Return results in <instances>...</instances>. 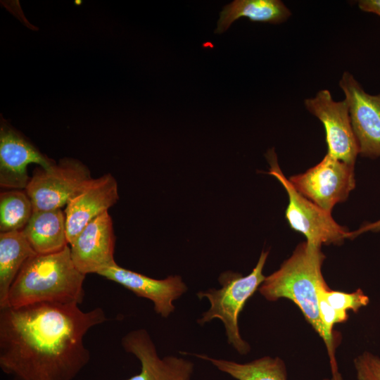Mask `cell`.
<instances>
[{
  "label": "cell",
  "instance_id": "obj_20",
  "mask_svg": "<svg viewBox=\"0 0 380 380\" xmlns=\"http://www.w3.org/2000/svg\"><path fill=\"white\" fill-rule=\"evenodd\" d=\"M318 292L333 308L339 311L352 310L357 312L360 308L367 305L369 303L368 297L360 289L353 293H347L331 290L325 284L318 289Z\"/></svg>",
  "mask_w": 380,
  "mask_h": 380
},
{
  "label": "cell",
  "instance_id": "obj_13",
  "mask_svg": "<svg viewBox=\"0 0 380 380\" xmlns=\"http://www.w3.org/2000/svg\"><path fill=\"white\" fill-rule=\"evenodd\" d=\"M123 348L133 354L141 363L140 372L127 380H191L192 362L176 356L160 358L145 329H137L122 338Z\"/></svg>",
  "mask_w": 380,
  "mask_h": 380
},
{
  "label": "cell",
  "instance_id": "obj_7",
  "mask_svg": "<svg viewBox=\"0 0 380 380\" xmlns=\"http://www.w3.org/2000/svg\"><path fill=\"white\" fill-rule=\"evenodd\" d=\"M354 168L355 165L327 153L318 164L289 180L300 194L331 213L334 205L345 201L355 189Z\"/></svg>",
  "mask_w": 380,
  "mask_h": 380
},
{
  "label": "cell",
  "instance_id": "obj_4",
  "mask_svg": "<svg viewBox=\"0 0 380 380\" xmlns=\"http://www.w3.org/2000/svg\"><path fill=\"white\" fill-rule=\"evenodd\" d=\"M268 251H262L257 265L247 276L227 271L219 277L222 287L211 289L197 293L200 299L206 298L210 303L208 311L198 322L203 325L213 319H220L224 325L228 343L231 344L241 355L250 350L248 344L242 339L239 329V316L247 300L264 281L265 277L262 270L265 264Z\"/></svg>",
  "mask_w": 380,
  "mask_h": 380
},
{
  "label": "cell",
  "instance_id": "obj_5",
  "mask_svg": "<svg viewBox=\"0 0 380 380\" xmlns=\"http://www.w3.org/2000/svg\"><path fill=\"white\" fill-rule=\"evenodd\" d=\"M265 157L270 165L267 173L275 177L288 194L285 217L291 228L315 246L341 244L347 239L348 229L336 222L331 213L317 206L293 187L279 167L274 148L269 149Z\"/></svg>",
  "mask_w": 380,
  "mask_h": 380
},
{
  "label": "cell",
  "instance_id": "obj_16",
  "mask_svg": "<svg viewBox=\"0 0 380 380\" xmlns=\"http://www.w3.org/2000/svg\"><path fill=\"white\" fill-rule=\"evenodd\" d=\"M291 15L290 10L280 0H235L224 6L215 32H225L241 17L253 22L279 24Z\"/></svg>",
  "mask_w": 380,
  "mask_h": 380
},
{
  "label": "cell",
  "instance_id": "obj_9",
  "mask_svg": "<svg viewBox=\"0 0 380 380\" xmlns=\"http://www.w3.org/2000/svg\"><path fill=\"white\" fill-rule=\"evenodd\" d=\"M339 87L345 94L352 127L362 157H380V93L371 95L350 72H343Z\"/></svg>",
  "mask_w": 380,
  "mask_h": 380
},
{
  "label": "cell",
  "instance_id": "obj_12",
  "mask_svg": "<svg viewBox=\"0 0 380 380\" xmlns=\"http://www.w3.org/2000/svg\"><path fill=\"white\" fill-rule=\"evenodd\" d=\"M115 239L112 218L108 211L89 222L69 245L75 267L85 275L98 274L116 263Z\"/></svg>",
  "mask_w": 380,
  "mask_h": 380
},
{
  "label": "cell",
  "instance_id": "obj_10",
  "mask_svg": "<svg viewBox=\"0 0 380 380\" xmlns=\"http://www.w3.org/2000/svg\"><path fill=\"white\" fill-rule=\"evenodd\" d=\"M49 170L56 163L42 153L20 132L1 119L0 127V186L4 190H25L30 177L29 164Z\"/></svg>",
  "mask_w": 380,
  "mask_h": 380
},
{
  "label": "cell",
  "instance_id": "obj_6",
  "mask_svg": "<svg viewBox=\"0 0 380 380\" xmlns=\"http://www.w3.org/2000/svg\"><path fill=\"white\" fill-rule=\"evenodd\" d=\"M91 178L83 163L64 158L49 170L35 168L25 190L34 211L61 209Z\"/></svg>",
  "mask_w": 380,
  "mask_h": 380
},
{
  "label": "cell",
  "instance_id": "obj_19",
  "mask_svg": "<svg viewBox=\"0 0 380 380\" xmlns=\"http://www.w3.org/2000/svg\"><path fill=\"white\" fill-rule=\"evenodd\" d=\"M25 190L6 189L0 194V232L21 231L33 213Z\"/></svg>",
  "mask_w": 380,
  "mask_h": 380
},
{
  "label": "cell",
  "instance_id": "obj_2",
  "mask_svg": "<svg viewBox=\"0 0 380 380\" xmlns=\"http://www.w3.org/2000/svg\"><path fill=\"white\" fill-rule=\"evenodd\" d=\"M85 276L75 267L69 245L56 253L37 254L25 263L0 308L40 303L80 305L84 297Z\"/></svg>",
  "mask_w": 380,
  "mask_h": 380
},
{
  "label": "cell",
  "instance_id": "obj_21",
  "mask_svg": "<svg viewBox=\"0 0 380 380\" xmlns=\"http://www.w3.org/2000/svg\"><path fill=\"white\" fill-rule=\"evenodd\" d=\"M354 362L358 380H380V358L365 353Z\"/></svg>",
  "mask_w": 380,
  "mask_h": 380
},
{
  "label": "cell",
  "instance_id": "obj_24",
  "mask_svg": "<svg viewBox=\"0 0 380 380\" xmlns=\"http://www.w3.org/2000/svg\"><path fill=\"white\" fill-rule=\"evenodd\" d=\"M325 380H341V378L338 373H335V374H333V377L331 379H325Z\"/></svg>",
  "mask_w": 380,
  "mask_h": 380
},
{
  "label": "cell",
  "instance_id": "obj_1",
  "mask_svg": "<svg viewBox=\"0 0 380 380\" xmlns=\"http://www.w3.org/2000/svg\"><path fill=\"white\" fill-rule=\"evenodd\" d=\"M106 320L75 303L0 308V368L13 380H73L90 360L84 336Z\"/></svg>",
  "mask_w": 380,
  "mask_h": 380
},
{
  "label": "cell",
  "instance_id": "obj_15",
  "mask_svg": "<svg viewBox=\"0 0 380 380\" xmlns=\"http://www.w3.org/2000/svg\"><path fill=\"white\" fill-rule=\"evenodd\" d=\"M21 232L37 254L56 253L69 245L65 216L61 208L33 211Z\"/></svg>",
  "mask_w": 380,
  "mask_h": 380
},
{
  "label": "cell",
  "instance_id": "obj_23",
  "mask_svg": "<svg viewBox=\"0 0 380 380\" xmlns=\"http://www.w3.org/2000/svg\"><path fill=\"white\" fill-rule=\"evenodd\" d=\"M357 5L360 10L380 16V0H360Z\"/></svg>",
  "mask_w": 380,
  "mask_h": 380
},
{
  "label": "cell",
  "instance_id": "obj_22",
  "mask_svg": "<svg viewBox=\"0 0 380 380\" xmlns=\"http://www.w3.org/2000/svg\"><path fill=\"white\" fill-rule=\"evenodd\" d=\"M367 232H380V220L374 222H366L357 230L354 232H349L347 239H354L355 237Z\"/></svg>",
  "mask_w": 380,
  "mask_h": 380
},
{
  "label": "cell",
  "instance_id": "obj_14",
  "mask_svg": "<svg viewBox=\"0 0 380 380\" xmlns=\"http://www.w3.org/2000/svg\"><path fill=\"white\" fill-rule=\"evenodd\" d=\"M98 274L120 284L137 296L151 300L156 313L163 317H167L175 310L173 301L187 290L179 276H169L164 279H153L123 268L117 263Z\"/></svg>",
  "mask_w": 380,
  "mask_h": 380
},
{
  "label": "cell",
  "instance_id": "obj_11",
  "mask_svg": "<svg viewBox=\"0 0 380 380\" xmlns=\"http://www.w3.org/2000/svg\"><path fill=\"white\" fill-rule=\"evenodd\" d=\"M118 199V183L110 173L91 177L65 205L64 213L69 245L89 222L108 212Z\"/></svg>",
  "mask_w": 380,
  "mask_h": 380
},
{
  "label": "cell",
  "instance_id": "obj_8",
  "mask_svg": "<svg viewBox=\"0 0 380 380\" xmlns=\"http://www.w3.org/2000/svg\"><path fill=\"white\" fill-rule=\"evenodd\" d=\"M304 105L307 110L324 125L327 153L336 159L355 165L359 147L346 101H336L328 89H322L315 97L306 99Z\"/></svg>",
  "mask_w": 380,
  "mask_h": 380
},
{
  "label": "cell",
  "instance_id": "obj_3",
  "mask_svg": "<svg viewBox=\"0 0 380 380\" xmlns=\"http://www.w3.org/2000/svg\"><path fill=\"white\" fill-rule=\"evenodd\" d=\"M324 258L321 246L308 241L300 243L278 270L265 277L259 291L268 300H291L327 346L317 296L318 289L327 284L321 270Z\"/></svg>",
  "mask_w": 380,
  "mask_h": 380
},
{
  "label": "cell",
  "instance_id": "obj_17",
  "mask_svg": "<svg viewBox=\"0 0 380 380\" xmlns=\"http://www.w3.org/2000/svg\"><path fill=\"white\" fill-rule=\"evenodd\" d=\"M35 255L21 231L0 233V308L20 270Z\"/></svg>",
  "mask_w": 380,
  "mask_h": 380
},
{
  "label": "cell",
  "instance_id": "obj_18",
  "mask_svg": "<svg viewBox=\"0 0 380 380\" xmlns=\"http://www.w3.org/2000/svg\"><path fill=\"white\" fill-rule=\"evenodd\" d=\"M210 362L220 371L236 380H287L284 362L279 357H263L248 363L215 359L203 354H194Z\"/></svg>",
  "mask_w": 380,
  "mask_h": 380
}]
</instances>
